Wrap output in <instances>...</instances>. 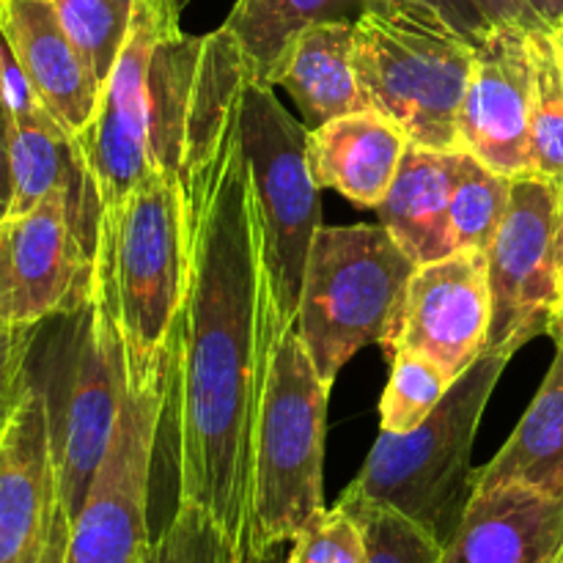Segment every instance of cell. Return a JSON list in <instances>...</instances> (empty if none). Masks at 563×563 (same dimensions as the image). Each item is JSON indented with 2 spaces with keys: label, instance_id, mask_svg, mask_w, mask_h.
Listing matches in <instances>:
<instances>
[{
  "label": "cell",
  "instance_id": "1",
  "mask_svg": "<svg viewBox=\"0 0 563 563\" xmlns=\"http://www.w3.org/2000/svg\"><path fill=\"white\" fill-rule=\"evenodd\" d=\"M247 80L231 44L209 42L181 148L187 267L168 339L176 506L214 522L234 563L253 550V445L280 330L251 170L236 135Z\"/></svg>",
  "mask_w": 563,
  "mask_h": 563
},
{
  "label": "cell",
  "instance_id": "2",
  "mask_svg": "<svg viewBox=\"0 0 563 563\" xmlns=\"http://www.w3.org/2000/svg\"><path fill=\"white\" fill-rule=\"evenodd\" d=\"M198 55L201 36L165 31L146 0H137L97 110L75 135L99 209L121 201L152 170H179Z\"/></svg>",
  "mask_w": 563,
  "mask_h": 563
},
{
  "label": "cell",
  "instance_id": "3",
  "mask_svg": "<svg viewBox=\"0 0 563 563\" xmlns=\"http://www.w3.org/2000/svg\"><path fill=\"white\" fill-rule=\"evenodd\" d=\"M185 267L187 223L179 170H152L121 201L99 209L91 297L115 324L130 383H143L168 366Z\"/></svg>",
  "mask_w": 563,
  "mask_h": 563
},
{
  "label": "cell",
  "instance_id": "4",
  "mask_svg": "<svg viewBox=\"0 0 563 563\" xmlns=\"http://www.w3.org/2000/svg\"><path fill=\"white\" fill-rule=\"evenodd\" d=\"M476 44L440 11L383 0L355 22V69L374 113L412 146L460 152V110Z\"/></svg>",
  "mask_w": 563,
  "mask_h": 563
},
{
  "label": "cell",
  "instance_id": "5",
  "mask_svg": "<svg viewBox=\"0 0 563 563\" xmlns=\"http://www.w3.org/2000/svg\"><path fill=\"white\" fill-rule=\"evenodd\" d=\"M511 355L484 352L412 432H379L355 482L341 495L388 506L445 548L473 493L471 451Z\"/></svg>",
  "mask_w": 563,
  "mask_h": 563
},
{
  "label": "cell",
  "instance_id": "6",
  "mask_svg": "<svg viewBox=\"0 0 563 563\" xmlns=\"http://www.w3.org/2000/svg\"><path fill=\"white\" fill-rule=\"evenodd\" d=\"M328 399L330 385L313 368L295 324L284 322L253 445V550L286 548L324 509Z\"/></svg>",
  "mask_w": 563,
  "mask_h": 563
},
{
  "label": "cell",
  "instance_id": "7",
  "mask_svg": "<svg viewBox=\"0 0 563 563\" xmlns=\"http://www.w3.org/2000/svg\"><path fill=\"white\" fill-rule=\"evenodd\" d=\"M412 273L416 264L383 223L317 231L295 328L324 385L333 388L363 346L383 341Z\"/></svg>",
  "mask_w": 563,
  "mask_h": 563
},
{
  "label": "cell",
  "instance_id": "8",
  "mask_svg": "<svg viewBox=\"0 0 563 563\" xmlns=\"http://www.w3.org/2000/svg\"><path fill=\"white\" fill-rule=\"evenodd\" d=\"M236 135L251 170L275 308L280 322L295 324L308 253L322 229L308 130L280 104L273 86L245 80L236 93Z\"/></svg>",
  "mask_w": 563,
  "mask_h": 563
},
{
  "label": "cell",
  "instance_id": "9",
  "mask_svg": "<svg viewBox=\"0 0 563 563\" xmlns=\"http://www.w3.org/2000/svg\"><path fill=\"white\" fill-rule=\"evenodd\" d=\"M66 319L69 328L55 350L53 377L42 388L47 396L60 506L71 522L108 451L126 363L115 324L91 295Z\"/></svg>",
  "mask_w": 563,
  "mask_h": 563
},
{
  "label": "cell",
  "instance_id": "10",
  "mask_svg": "<svg viewBox=\"0 0 563 563\" xmlns=\"http://www.w3.org/2000/svg\"><path fill=\"white\" fill-rule=\"evenodd\" d=\"M168 366L143 383L124 379L108 451L69 522L64 563H143L152 548L148 487L165 418Z\"/></svg>",
  "mask_w": 563,
  "mask_h": 563
},
{
  "label": "cell",
  "instance_id": "11",
  "mask_svg": "<svg viewBox=\"0 0 563 563\" xmlns=\"http://www.w3.org/2000/svg\"><path fill=\"white\" fill-rule=\"evenodd\" d=\"M97 229L69 190L0 220V324L38 328L91 295Z\"/></svg>",
  "mask_w": 563,
  "mask_h": 563
},
{
  "label": "cell",
  "instance_id": "12",
  "mask_svg": "<svg viewBox=\"0 0 563 563\" xmlns=\"http://www.w3.org/2000/svg\"><path fill=\"white\" fill-rule=\"evenodd\" d=\"M561 187L539 176L511 179L506 218L487 247V280L493 300L487 352L515 357L528 341L548 333L561 306Z\"/></svg>",
  "mask_w": 563,
  "mask_h": 563
},
{
  "label": "cell",
  "instance_id": "13",
  "mask_svg": "<svg viewBox=\"0 0 563 563\" xmlns=\"http://www.w3.org/2000/svg\"><path fill=\"white\" fill-rule=\"evenodd\" d=\"M489 322L487 253L456 251L418 264L379 346L388 361L418 352L456 379L487 352Z\"/></svg>",
  "mask_w": 563,
  "mask_h": 563
},
{
  "label": "cell",
  "instance_id": "14",
  "mask_svg": "<svg viewBox=\"0 0 563 563\" xmlns=\"http://www.w3.org/2000/svg\"><path fill=\"white\" fill-rule=\"evenodd\" d=\"M66 539L47 396L31 379L0 434V563H64Z\"/></svg>",
  "mask_w": 563,
  "mask_h": 563
},
{
  "label": "cell",
  "instance_id": "15",
  "mask_svg": "<svg viewBox=\"0 0 563 563\" xmlns=\"http://www.w3.org/2000/svg\"><path fill=\"white\" fill-rule=\"evenodd\" d=\"M533 60L528 27L493 25L473 53L460 146L498 174H531Z\"/></svg>",
  "mask_w": 563,
  "mask_h": 563
},
{
  "label": "cell",
  "instance_id": "16",
  "mask_svg": "<svg viewBox=\"0 0 563 563\" xmlns=\"http://www.w3.org/2000/svg\"><path fill=\"white\" fill-rule=\"evenodd\" d=\"M0 104L9 132V159L14 196L9 214L36 207L53 190H69L97 229L99 201L88 185L75 135L55 119L22 75L14 53L0 33Z\"/></svg>",
  "mask_w": 563,
  "mask_h": 563
},
{
  "label": "cell",
  "instance_id": "17",
  "mask_svg": "<svg viewBox=\"0 0 563 563\" xmlns=\"http://www.w3.org/2000/svg\"><path fill=\"white\" fill-rule=\"evenodd\" d=\"M563 495L522 484L473 489L443 563H559Z\"/></svg>",
  "mask_w": 563,
  "mask_h": 563
},
{
  "label": "cell",
  "instance_id": "18",
  "mask_svg": "<svg viewBox=\"0 0 563 563\" xmlns=\"http://www.w3.org/2000/svg\"><path fill=\"white\" fill-rule=\"evenodd\" d=\"M0 33L36 97L71 135H80L102 86L60 27L53 5L47 0H5Z\"/></svg>",
  "mask_w": 563,
  "mask_h": 563
},
{
  "label": "cell",
  "instance_id": "19",
  "mask_svg": "<svg viewBox=\"0 0 563 563\" xmlns=\"http://www.w3.org/2000/svg\"><path fill=\"white\" fill-rule=\"evenodd\" d=\"M405 132L374 110L341 115L308 130V165L319 190H335L363 209H377L396 179Z\"/></svg>",
  "mask_w": 563,
  "mask_h": 563
},
{
  "label": "cell",
  "instance_id": "20",
  "mask_svg": "<svg viewBox=\"0 0 563 563\" xmlns=\"http://www.w3.org/2000/svg\"><path fill=\"white\" fill-rule=\"evenodd\" d=\"M269 86L289 91L308 130L372 110L355 69V22H317L286 44Z\"/></svg>",
  "mask_w": 563,
  "mask_h": 563
},
{
  "label": "cell",
  "instance_id": "21",
  "mask_svg": "<svg viewBox=\"0 0 563 563\" xmlns=\"http://www.w3.org/2000/svg\"><path fill=\"white\" fill-rule=\"evenodd\" d=\"M460 152L407 146L388 196L377 207L379 223L412 264H429L454 253L451 245V187Z\"/></svg>",
  "mask_w": 563,
  "mask_h": 563
},
{
  "label": "cell",
  "instance_id": "22",
  "mask_svg": "<svg viewBox=\"0 0 563 563\" xmlns=\"http://www.w3.org/2000/svg\"><path fill=\"white\" fill-rule=\"evenodd\" d=\"M506 484L563 495V352L559 350L542 388L504 449L487 467L473 471V489Z\"/></svg>",
  "mask_w": 563,
  "mask_h": 563
},
{
  "label": "cell",
  "instance_id": "23",
  "mask_svg": "<svg viewBox=\"0 0 563 563\" xmlns=\"http://www.w3.org/2000/svg\"><path fill=\"white\" fill-rule=\"evenodd\" d=\"M377 0H236L223 31L234 38L247 80L267 82L286 44L317 22H357Z\"/></svg>",
  "mask_w": 563,
  "mask_h": 563
},
{
  "label": "cell",
  "instance_id": "24",
  "mask_svg": "<svg viewBox=\"0 0 563 563\" xmlns=\"http://www.w3.org/2000/svg\"><path fill=\"white\" fill-rule=\"evenodd\" d=\"M511 198V179L498 174L471 152L456 157L454 187H451V245L456 251H482L493 245L506 218Z\"/></svg>",
  "mask_w": 563,
  "mask_h": 563
},
{
  "label": "cell",
  "instance_id": "25",
  "mask_svg": "<svg viewBox=\"0 0 563 563\" xmlns=\"http://www.w3.org/2000/svg\"><path fill=\"white\" fill-rule=\"evenodd\" d=\"M533 60L531 176L563 187V64L553 31H528Z\"/></svg>",
  "mask_w": 563,
  "mask_h": 563
},
{
  "label": "cell",
  "instance_id": "26",
  "mask_svg": "<svg viewBox=\"0 0 563 563\" xmlns=\"http://www.w3.org/2000/svg\"><path fill=\"white\" fill-rule=\"evenodd\" d=\"M60 27L99 86H104L130 33L137 0H47Z\"/></svg>",
  "mask_w": 563,
  "mask_h": 563
},
{
  "label": "cell",
  "instance_id": "27",
  "mask_svg": "<svg viewBox=\"0 0 563 563\" xmlns=\"http://www.w3.org/2000/svg\"><path fill=\"white\" fill-rule=\"evenodd\" d=\"M454 379L418 352H396L390 357V377L379 401V427L383 432L407 434L427 421L429 412L443 401Z\"/></svg>",
  "mask_w": 563,
  "mask_h": 563
},
{
  "label": "cell",
  "instance_id": "28",
  "mask_svg": "<svg viewBox=\"0 0 563 563\" xmlns=\"http://www.w3.org/2000/svg\"><path fill=\"white\" fill-rule=\"evenodd\" d=\"M341 506L357 517L366 533V563H443V544L388 506L341 495Z\"/></svg>",
  "mask_w": 563,
  "mask_h": 563
},
{
  "label": "cell",
  "instance_id": "29",
  "mask_svg": "<svg viewBox=\"0 0 563 563\" xmlns=\"http://www.w3.org/2000/svg\"><path fill=\"white\" fill-rule=\"evenodd\" d=\"M366 533L346 506H324L291 539L284 563H366Z\"/></svg>",
  "mask_w": 563,
  "mask_h": 563
},
{
  "label": "cell",
  "instance_id": "30",
  "mask_svg": "<svg viewBox=\"0 0 563 563\" xmlns=\"http://www.w3.org/2000/svg\"><path fill=\"white\" fill-rule=\"evenodd\" d=\"M143 563H234L223 533L190 506H176Z\"/></svg>",
  "mask_w": 563,
  "mask_h": 563
},
{
  "label": "cell",
  "instance_id": "31",
  "mask_svg": "<svg viewBox=\"0 0 563 563\" xmlns=\"http://www.w3.org/2000/svg\"><path fill=\"white\" fill-rule=\"evenodd\" d=\"M42 328V324H38ZM38 328L0 324V421H9L31 385V352Z\"/></svg>",
  "mask_w": 563,
  "mask_h": 563
},
{
  "label": "cell",
  "instance_id": "32",
  "mask_svg": "<svg viewBox=\"0 0 563 563\" xmlns=\"http://www.w3.org/2000/svg\"><path fill=\"white\" fill-rule=\"evenodd\" d=\"M379 3H383V0H377V5ZM416 3L432 5V9L440 11L456 31L465 33L473 44L482 42L484 33L493 27L473 0H416Z\"/></svg>",
  "mask_w": 563,
  "mask_h": 563
},
{
  "label": "cell",
  "instance_id": "33",
  "mask_svg": "<svg viewBox=\"0 0 563 563\" xmlns=\"http://www.w3.org/2000/svg\"><path fill=\"white\" fill-rule=\"evenodd\" d=\"M473 3L487 16L489 25H522L528 31H548L539 25L537 16L522 0H473Z\"/></svg>",
  "mask_w": 563,
  "mask_h": 563
},
{
  "label": "cell",
  "instance_id": "34",
  "mask_svg": "<svg viewBox=\"0 0 563 563\" xmlns=\"http://www.w3.org/2000/svg\"><path fill=\"white\" fill-rule=\"evenodd\" d=\"M11 196H14V179H11L9 132H5V113L3 104H0V220L9 218Z\"/></svg>",
  "mask_w": 563,
  "mask_h": 563
},
{
  "label": "cell",
  "instance_id": "35",
  "mask_svg": "<svg viewBox=\"0 0 563 563\" xmlns=\"http://www.w3.org/2000/svg\"><path fill=\"white\" fill-rule=\"evenodd\" d=\"M537 16V22L548 31H559L561 16H563V0H522Z\"/></svg>",
  "mask_w": 563,
  "mask_h": 563
},
{
  "label": "cell",
  "instance_id": "36",
  "mask_svg": "<svg viewBox=\"0 0 563 563\" xmlns=\"http://www.w3.org/2000/svg\"><path fill=\"white\" fill-rule=\"evenodd\" d=\"M146 3H148V9L154 11V16H157L159 25H163L165 31H170V33L181 31L179 16H181V3H185V0H146Z\"/></svg>",
  "mask_w": 563,
  "mask_h": 563
},
{
  "label": "cell",
  "instance_id": "37",
  "mask_svg": "<svg viewBox=\"0 0 563 563\" xmlns=\"http://www.w3.org/2000/svg\"><path fill=\"white\" fill-rule=\"evenodd\" d=\"M284 548H269V550H253L240 563H284Z\"/></svg>",
  "mask_w": 563,
  "mask_h": 563
},
{
  "label": "cell",
  "instance_id": "38",
  "mask_svg": "<svg viewBox=\"0 0 563 563\" xmlns=\"http://www.w3.org/2000/svg\"><path fill=\"white\" fill-rule=\"evenodd\" d=\"M544 335H550V339L555 341V350L563 352V306L555 308V313L548 322V333Z\"/></svg>",
  "mask_w": 563,
  "mask_h": 563
},
{
  "label": "cell",
  "instance_id": "39",
  "mask_svg": "<svg viewBox=\"0 0 563 563\" xmlns=\"http://www.w3.org/2000/svg\"><path fill=\"white\" fill-rule=\"evenodd\" d=\"M563 258V187H561V225H559V262Z\"/></svg>",
  "mask_w": 563,
  "mask_h": 563
},
{
  "label": "cell",
  "instance_id": "40",
  "mask_svg": "<svg viewBox=\"0 0 563 563\" xmlns=\"http://www.w3.org/2000/svg\"><path fill=\"white\" fill-rule=\"evenodd\" d=\"M555 33V44H559V53H561V64H563V27H559V31H553Z\"/></svg>",
  "mask_w": 563,
  "mask_h": 563
},
{
  "label": "cell",
  "instance_id": "41",
  "mask_svg": "<svg viewBox=\"0 0 563 563\" xmlns=\"http://www.w3.org/2000/svg\"><path fill=\"white\" fill-rule=\"evenodd\" d=\"M3 16H5V0H0V31H3Z\"/></svg>",
  "mask_w": 563,
  "mask_h": 563
},
{
  "label": "cell",
  "instance_id": "42",
  "mask_svg": "<svg viewBox=\"0 0 563 563\" xmlns=\"http://www.w3.org/2000/svg\"><path fill=\"white\" fill-rule=\"evenodd\" d=\"M559 280H561V306H563V258H561V273H559ZM559 306V308H561Z\"/></svg>",
  "mask_w": 563,
  "mask_h": 563
},
{
  "label": "cell",
  "instance_id": "43",
  "mask_svg": "<svg viewBox=\"0 0 563 563\" xmlns=\"http://www.w3.org/2000/svg\"><path fill=\"white\" fill-rule=\"evenodd\" d=\"M3 423H5V421H0V434H3Z\"/></svg>",
  "mask_w": 563,
  "mask_h": 563
},
{
  "label": "cell",
  "instance_id": "44",
  "mask_svg": "<svg viewBox=\"0 0 563 563\" xmlns=\"http://www.w3.org/2000/svg\"><path fill=\"white\" fill-rule=\"evenodd\" d=\"M559 563H563V550H561V555H559Z\"/></svg>",
  "mask_w": 563,
  "mask_h": 563
},
{
  "label": "cell",
  "instance_id": "45",
  "mask_svg": "<svg viewBox=\"0 0 563 563\" xmlns=\"http://www.w3.org/2000/svg\"><path fill=\"white\" fill-rule=\"evenodd\" d=\"M561 27H563V16H561Z\"/></svg>",
  "mask_w": 563,
  "mask_h": 563
}]
</instances>
